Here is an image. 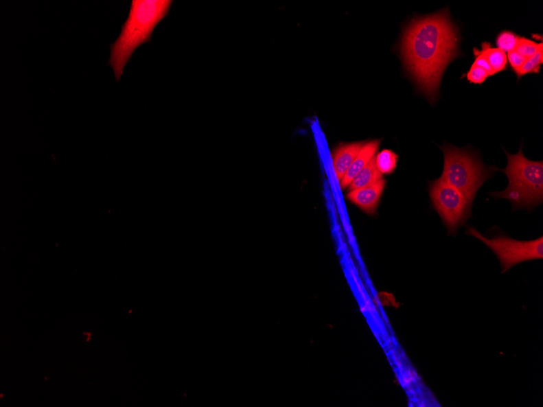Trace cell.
Segmentation results:
<instances>
[{
    "label": "cell",
    "mask_w": 543,
    "mask_h": 407,
    "mask_svg": "<svg viewBox=\"0 0 543 407\" xmlns=\"http://www.w3.org/2000/svg\"><path fill=\"white\" fill-rule=\"evenodd\" d=\"M507 156V166L503 172L509 180V187L502 192H494L496 198L509 200L515 209L540 205L543 200V163L524 157L522 148L518 154Z\"/></svg>",
    "instance_id": "3"
},
{
    "label": "cell",
    "mask_w": 543,
    "mask_h": 407,
    "mask_svg": "<svg viewBox=\"0 0 543 407\" xmlns=\"http://www.w3.org/2000/svg\"><path fill=\"white\" fill-rule=\"evenodd\" d=\"M380 143H381V141L373 140L369 141L367 143H364L363 146H362L350 169H349L346 175L344 176V178L340 181L342 188L349 187L351 181L356 178V176L368 165V163L375 156V154H376Z\"/></svg>",
    "instance_id": "8"
},
{
    "label": "cell",
    "mask_w": 543,
    "mask_h": 407,
    "mask_svg": "<svg viewBox=\"0 0 543 407\" xmlns=\"http://www.w3.org/2000/svg\"><path fill=\"white\" fill-rule=\"evenodd\" d=\"M543 63V43H540V48L535 55L529 57L525 63L518 70L516 71L518 78H522L529 73H538L540 72L541 65Z\"/></svg>",
    "instance_id": "13"
},
{
    "label": "cell",
    "mask_w": 543,
    "mask_h": 407,
    "mask_svg": "<svg viewBox=\"0 0 543 407\" xmlns=\"http://www.w3.org/2000/svg\"><path fill=\"white\" fill-rule=\"evenodd\" d=\"M172 0H133L118 38L110 46L108 65L120 81L124 69L137 48L151 42L154 28L169 14Z\"/></svg>",
    "instance_id": "2"
},
{
    "label": "cell",
    "mask_w": 543,
    "mask_h": 407,
    "mask_svg": "<svg viewBox=\"0 0 543 407\" xmlns=\"http://www.w3.org/2000/svg\"><path fill=\"white\" fill-rule=\"evenodd\" d=\"M385 187L386 181L382 178L368 187L350 190L347 198L366 213L373 214L378 209Z\"/></svg>",
    "instance_id": "7"
},
{
    "label": "cell",
    "mask_w": 543,
    "mask_h": 407,
    "mask_svg": "<svg viewBox=\"0 0 543 407\" xmlns=\"http://www.w3.org/2000/svg\"><path fill=\"white\" fill-rule=\"evenodd\" d=\"M444 154V167L441 179L457 189L474 202L476 193L485 181L492 178L494 167H485L474 153L449 144L441 148Z\"/></svg>",
    "instance_id": "4"
},
{
    "label": "cell",
    "mask_w": 543,
    "mask_h": 407,
    "mask_svg": "<svg viewBox=\"0 0 543 407\" xmlns=\"http://www.w3.org/2000/svg\"><path fill=\"white\" fill-rule=\"evenodd\" d=\"M459 30L448 10L415 19L402 42L406 67L431 100L438 94L446 68L459 56Z\"/></svg>",
    "instance_id": "1"
},
{
    "label": "cell",
    "mask_w": 543,
    "mask_h": 407,
    "mask_svg": "<svg viewBox=\"0 0 543 407\" xmlns=\"http://www.w3.org/2000/svg\"><path fill=\"white\" fill-rule=\"evenodd\" d=\"M363 144L362 143L344 144L335 150L333 163L338 180L341 181L346 175Z\"/></svg>",
    "instance_id": "9"
},
{
    "label": "cell",
    "mask_w": 543,
    "mask_h": 407,
    "mask_svg": "<svg viewBox=\"0 0 543 407\" xmlns=\"http://www.w3.org/2000/svg\"><path fill=\"white\" fill-rule=\"evenodd\" d=\"M519 37L518 34L511 32V31H502L497 36V47L505 52L509 53L513 51L518 44Z\"/></svg>",
    "instance_id": "14"
},
{
    "label": "cell",
    "mask_w": 543,
    "mask_h": 407,
    "mask_svg": "<svg viewBox=\"0 0 543 407\" xmlns=\"http://www.w3.org/2000/svg\"><path fill=\"white\" fill-rule=\"evenodd\" d=\"M469 233L483 242L494 252L500 261L502 272L509 271L515 265L524 261L541 259L543 257L542 237L533 241L522 242L507 237L488 239L474 228L469 229Z\"/></svg>",
    "instance_id": "6"
},
{
    "label": "cell",
    "mask_w": 543,
    "mask_h": 407,
    "mask_svg": "<svg viewBox=\"0 0 543 407\" xmlns=\"http://www.w3.org/2000/svg\"><path fill=\"white\" fill-rule=\"evenodd\" d=\"M482 48V50L478 51L488 61L494 75L500 73L507 69V59L506 52L500 49V48L492 47L491 44L487 42L483 43Z\"/></svg>",
    "instance_id": "11"
},
{
    "label": "cell",
    "mask_w": 543,
    "mask_h": 407,
    "mask_svg": "<svg viewBox=\"0 0 543 407\" xmlns=\"http://www.w3.org/2000/svg\"><path fill=\"white\" fill-rule=\"evenodd\" d=\"M474 53L476 56V59L474 63L472 65L479 66V67L483 68L489 73V76H493L494 73L492 69L491 66H489L488 61L487 59L485 58V56L479 52L478 49L474 48Z\"/></svg>",
    "instance_id": "18"
},
{
    "label": "cell",
    "mask_w": 543,
    "mask_h": 407,
    "mask_svg": "<svg viewBox=\"0 0 543 407\" xmlns=\"http://www.w3.org/2000/svg\"><path fill=\"white\" fill-rule=\"evenodd\" d=\"M466 77L470 83L483 84L489 77V75L483 68L472 65L469 72L467 73Z\"/></svg>",
    "instance_id": "16"
},
{
    "label": "cell",
    "mask_w": 543,
    "mask_h": 407,
    "mask_svg": "<svg viewBox=\"0 0 543 407\" xmlns=\"http://www.w3.org/2000/svg\"><path fill=\"white\" fill-rule=\"evenodd\" d=\"M540 46V43H537L527 38L519 37L515 50L528 59L535 55Z\"/></svg>",
    "instance_id": "15"
},
{
    "label": "cell",
    "mask_w": 543,
    "mask_h": 407,
    "mask_svg": "<svg viewBox=\"0 0 543 407\" xmlns=\"http://www.w3.org/2000/svg\"><path fill=\"white\" fill-rule=\"evenodd\" d=\"M507 59L509 60L511 67L514 70V72L522 67L527 60V57L520 55V53L516 50L507 53Z\"/></svg>",
    "instance_id": "17"
},
{
    "label": "cell",
    "mask_w": 543,
    "mask_h": 407,
    "mask_svg": "<svg viewBox=\"0 0 543 407\" xmlns=\"http://www.w3.org/2000/svg\"><path fill=\"white\" fill-rule=\"evenodd\" d=\"M398 158L391 150H383L374 156L375 163L382 175L391 174L395 170Z\"/></svg>",
    "instance_id": "12"
},
{
    "label": "cell",
    "mask_w": 543,
    "mask_h": 407,
    "mask_svg": "<svg viewBox=\"0 0 543 407\" xmlns=\"http://www.w3.org/2000/svg\"><path fill=\"white\" fill-rule=\"evenodd\" d=\"M382 179V174L378 170L373 157L368 163V165L356 176L354 180H353L350 185H349V188L351 190L368 187V185L376 183L378 181Z\"/></svg>",
    "instance_id": "10"
},
{
    "label": "cell",
    "mask_w": 543,
    "mask_h": 407,
    "mask_svg": "<svg viewBox=\"0 0 543 407\" xmlns=\"http://www.w3.org/2000/svg\"><path fill=\"white\" fill-rule=\"evenodd\" d=\"M430 196L432 205L451 233H456L472 216V202L443 179L430 183Z\"/></svg>",
    "instance_id": "5"
}]
</instances>
